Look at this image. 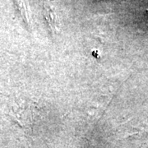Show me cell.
I'll list each match as a JSON object with an SVG mask.
<instances>
[{
	"instance_id": "cell-1",
	"label": "cell",
	"mask_w": 148,
	"mask_h": 148,
	"mask_svg": "<svg viewBox=\"0 0 148 148\" xmlns=\"http://www.w3.org/2000/svg\"><path fill=\"white\" fill-rule=\"evenodd\" d=\"M46 9V19L49 21V24L50 26V28L52 29V31L54 32L55 29H56V26H55V15H54V12L53 11L50 10L49 8V7L45 8Z\"/></svg>"
}]
</instances>
